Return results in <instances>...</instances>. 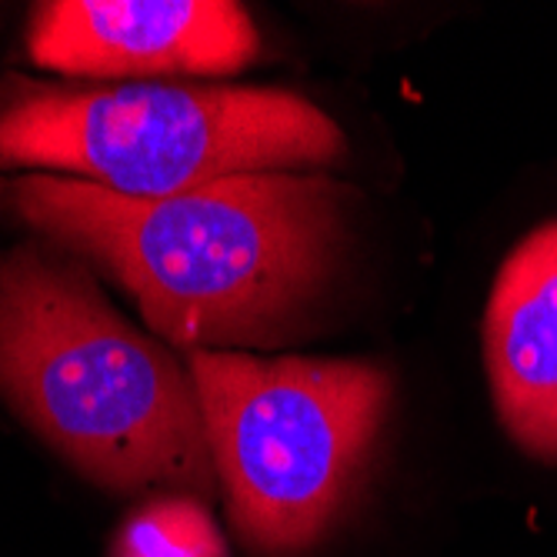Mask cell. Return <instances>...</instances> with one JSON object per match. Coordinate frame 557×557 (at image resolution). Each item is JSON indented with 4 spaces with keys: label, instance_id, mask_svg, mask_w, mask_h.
Instances as JSON below:
<instances>
[{
    "label": "cell",
    "instance_id": "obj_1",
    "mask_svg": "<svg viewBox=\"0 0 557 557\" xmlns=\"http://www.w3.org/2000/svg\"><path fill=\"white\" fill-rule=\"evenodd\" d=\"M0 200L121 281L161 337L277 344L318 297L341 244L344 187L294 171L231 174L168 197H124L61 174L0 181Z\"/></svg>",
    "mask_w": 557,
    "mask_h": 557
},
{
    "label": "cell",
    "instance_id": "obj_2",
    "mask_svg": "<svg viewBox=\"0 0 557 557\" xmlns=\"http://www.w3.org/2000/svg\"><path fill=\"white\" fill-rule=\"evenodd\" d=\"M0 394L97 484L214 494L190 374L44 247L0 258Z\"/></svg>",
    "mask_w": 557,
    "mask_h": 557
},
{
    "label": "cell",
    "instance_id": "obj_3",
    "mask_svg": "<svg viewBox=\"0 0 557 557\" xmlns=\"http://www.w3.org/2000/svg\"><path fill=\"white\" fill-rule=\"evenodd\" d=\"M341 150L324 111L271 87H30L0 111V168L58 171L124 197L318 168Z\"/></svg>",
    "mask_w": 557,
    "mask_h": 557
},
{
    "label": "cell",
    "instance_id": "obj_4",
    "mask_svg": "<svg viewBox=\"0 0 557 557\" xmlns=\"http://www.w3.org/2000/svg\"><path fill=\"white\" fill-rule=\"evenodd\" d=\"M214 474L247 547L308 550L368 468L391 377L368 361L190 350Z\"/></svg>",
    "mask_w": 557,
    "mask_h": 557
},
{
    "label": "cell",
    "instance_id": "obj_5",
    "mask_svg": "<svg viewBox=\"0 0 557 557\" xmlns=\"http://www.w3.org/2000/svg\"><path fill=\"white\" fill-rule=\"evenodd\" d=\"M27 50L74 77L234 74L258 58L261 37L231 0H54L34 11Z\"/></svg>",
    "mask_w": 557,
    "mask_h": 557
},
{
    "label": "cell",
    "instance_id": "obj_6",
    "mask_svg": "<svg viewBox=\"0 0 557 557\" xmlns=\"http://www.w3.org/2000/svg\"><path fill=\"white\" fill-rule=\"evenodd\" d=\"M484 358L500 424L534 458L557 461V221L531 231L500 264Z\"/></svg>",
    "mask_w": 557,
    "mask_h": 557
},
{
    "label": "cell",
    "instance_id": "obj_7",
    "mask_svg": "<svg viewBox=\"0 0 557 557\" xmlns=\"http://www.w3.org/2000/svg\"><path fill=\"white\" fill-rule=\"evenodd\" d=\"M111 557H227V541L200 497L161 494L131 511Z\"/></svg>",
    "mask_w": 557,
    "mask_h": 557
}]
</instances>
